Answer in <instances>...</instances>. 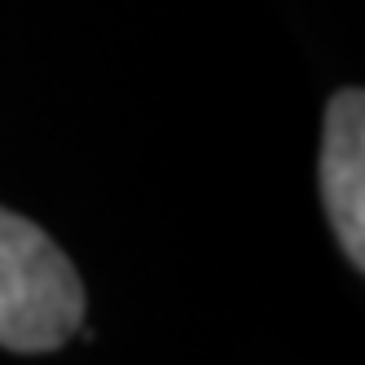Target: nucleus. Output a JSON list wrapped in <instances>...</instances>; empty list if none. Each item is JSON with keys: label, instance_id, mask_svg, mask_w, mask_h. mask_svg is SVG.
I'll use <instances>...</instances> for the list:
<instances>
[{"label": "nucleus", "instance_id": "f257e3e1", "mask_svg": "<svg viewBox=\"0 0 365 365\" xmlns=\"http://www.w3.org/2000/svg\"><path fill=\"white\" fill-rule=\"evenodd\" d=\"M84 322V286L66 251L27 216L0 207V348L53 352Z\"/></svg>", "mask_w": 365, "mask_h": 365}, {"label": "nucleus", "instance_id": "f03ea898", "mask_svg": "<svg viewBox=\"0 0 365 365\" xmlns=\"http://www.w3.org/2000/svg\"><path fill=\"white\" fill-rule=\"evenodd\" d=\"M322 198L344 255L352 259V269H365V97L361 88L334 93L326 110Z\"/></svg>", "mask_w": 365, "mask_h": 365}]
</instances>
